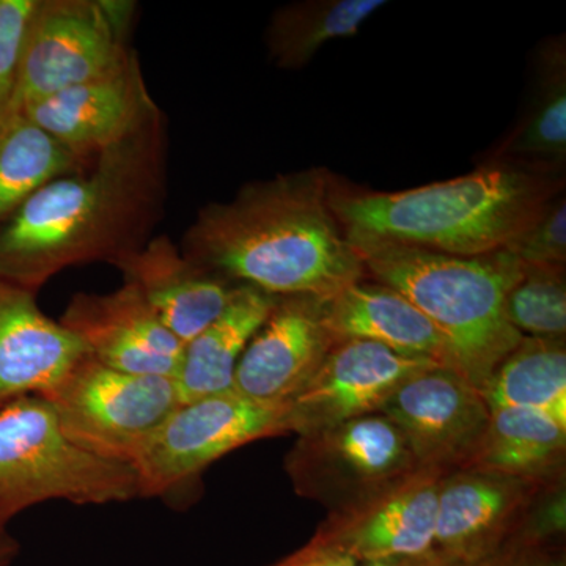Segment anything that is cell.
<instances>
[{
	"instance_id": "cell-34",
	"label": "cell",
	"mask_w": 566,
	"mask_h": 566,
	"mask_svg": "<svg viewBox=\"0 0 566 566\" xmlns=\"http://www.w3.org/2000/svg\"><path fill=\"white\" fill-rule=\"evenodd\" d=\"M430 566H464V565L455 564V562L446 560V558L439 557L438 554H436L433 562H431Z\"/></svg>"
},
{
	"instance_id": "cell-12",
	"label": "cell",
	"mask_w": 566,
	"mask_h": 566,
	"mask_svg": "<svg viewBox=\"0 0 566 566\" xmlns=\"http://www.w3.org/2000/svg\"><path fill=\"white\" fill-rule=\"evenodd\" d=\"M444 475L419 469L352 509L327 513L312 542L335 547L357 562L431 556Z\"/></svg>"
},
{
	"instance_id": "cell-4",
	"label": "cell",
	"mask_w": 566,
	"mask_h": 566,
	"mask_svg": "<svg viewBox=\"0 0 566 566\" xmlns=\"http://www.w3.org/2000/svg\"><path fill=\"white\" fill-rule=\"evenodd\" d=\"M367 275L408 297L446 335L458 368L483 394L488 379L523 335L505 297L524 264L509 251L458 256L348 234Z\"/></svg>"
},
{
	"instance_id": "cell-6",
	"label": "cell",
	"mask_w": 566,
	"mask_h": 566,
	"mask_svg": "<svg viewBox=\"0 0 566 566\" xmlns=\"http://www.w3.org/2000/svg\"><path fill=\"white\" fill-rule=\"evenodd\" d=\"M289 433V403H263L227 390L180 405L145 438L129 461L139 482V497L189 490L205 469L227 453Z\"/></svg>"
},
{
	"instance_id": "cell-21",
	"label": "cell",
	"mask_w": 566,
	"mask_h": 566,
	"mask_svg": "<svg viewBox=\"0 0 566 566\" xmlns=\"http://www.w3.org/2000/svg\"><path fill=\"white\" fill-rule=\"evenodd\" d=\"M534 91L523 118L482 163H510L551 175H564L566 161L565 35L539 44Z\"/></svg>"
},
{
	"instance_id": "cell-27",
	"label": "cell",
	"mask_w": 566,
	"mask_h": 566,
	"mask_svg": "<svg viewBox=\"0 0 566 566\" xmlns=\"http://www.w3.org/2000/svg\"><path fill=\"white\" fill-rule=\"evenodd\" d=\"M505 251L523 264H566V199L560 193Z\"/></svg>"
},
{
	"instance_id": "cell-15",
	"label": "cell",
	"mask_w": 566,
	"mask_h": 566,
	"mask_svg": "<svg viewBox=\"0 0 566 566\" xmlns=\"http://www.w3.org/2000/svg\"><path fill=\"white\" fill-rule=\"evenodd\" d=\"M156 112L132 54L117 70L33 103L21 114L80 158L91 159L132 136Z\"/></svg>"
},
{
	"instance_id": "cell-31",
	"label": "cell",
	"mask_w": 566,
	"mask_h": 566,
	"mask_svg": "<svg viewBox=\"0 0 566 566\" xmlns=\"http://www.w3.org/2000/svg\"><path fill=\"white\" fill-rule=\"evenodd\" d=\"M268 566H359V562L335 547L318 545L311 539L301 549Z\"/></svg>"
},
{
	"instance_id": "cell-23",
	"label": "cell",
	"mask_w": 566,
	"mask_h": 566,
	"mask_svg": "<svg viewBox=\"0 0 566 566\" xmlns=\"http://www.w3.org/2000/svg\"><path fill=\"white\" fill-rule=\"evenodd\" d=\"M483 397L490 409H527L566 424L565 337L521 338L494 368Z\"/></svg>"
},
{
	"instance_id": "cell-1",
	"label": "cell",
	"mask_w": 566,
	"mask_h": 566,
	"mask_svg": "<svg viewBox=\"0 0 566 566\" xmlns=\"http://www.w3.org/2000/svg\"><path fill=\"white\" fill-rule=\"evenodd\" d=\"M331 177L318 167L249 182L202 208L182 255L233 285L333 300L368 275L331 208Z\"/></svg>"
},
{
	"instance_id": "cell-19",
	"label": "cell",
	"mask_w": 566,
	"mask_h": 566,
	"mask_svg": "<svg viewBox=\"0 0 566 566\" xmlns=\"http://www.w3.org/2000/svg\"><path fill=\"white\" fill-rule=\"evenodd\" d=\"M326 318L338 340L374 342L400 356L460 371L441 329L408 297L374 279L354 283L326 301Z\"/></svg>"
},
{
	"instance_id": "cell-17",
	"label": "cell",
	"mask_w": 566,
	"mask_h": 566,
	"mask_svg": "<svg viewBox=\"0 0 566 566\" xmlns=\"http://www.w3.org/2000/svg\"><path fill=\"white\" fill-rule=\"evenodd\" d=\"M88 356L77 335L40 311L35 293L0 279V408L46 397Z\"/></svg>"
},
{
	"instance_id": "cell-13",
	"label": "cell",
	"mask_w": 566,
	"mask_h": 566,
	"mask_svg": "<svg viewBox=\"0 0 566 566\" xmlns=\"http://www.w3.org/2000/svg\"><path fill=\"white\" fill-rule=\"evenodd\" d=\"M543 485L475 465L449 472L439 488L434 554L464 566L491 556L515 538Z\"/></svg>"
},
{
	"instance_id": "cell-32",
	"label": "cell",
	"mask_w": 566,
	"mask_h": 566,
	"mask_svg": "<svg viewBox=\"0 0 566 566\" xmlns=\"http://www.w3.org/2000/svg\"><path fill=\"white\" fill-rule=\"evenodd\" d=\"M436 554L427 557H389L359 562V566H430Z\"/></svg>"
},
{
	"instance_id": "cell-18",
	"label": "cell",
	"mask_w": 566,
	"mask_h": 566,
	"mask_svg": "<svg viewBox=\"0 0 566 566\" xmlns=\"http://www.w3.org/2000/svg\"><path fill=\"white\" fill-rule=\"evenodd\" d=\"M112 264L182 345L222 315L238 286L186 259L167 237L155 238Z\"/></svg>"
},
{
	"instance_id": "cell-29",
	"label": "cell",
	"mask_w": 566,
	"mask_h": 566,
	"mask_svg": "<svg viewBox=\"0 0 566 566\" xmlns=\"http://www.w3.org/2000/svg\"><path fill=\"white\" fill-rule=\"evenodd\" d=\"M566 479L539 488L524 513L515 538L565 543Z\"/></svg>"
},
{
	"instance_id": "cell-2",
	"label": "cell",
	"mask_w": 566,
	"mask_h": 566,
	"mask_svg": "<svg viewBox=\"0 0 566 566\" xmlns=\"http://www.w3.org/2000/svg\"><path fill=\"white\" fill-rule=\"evenodd\" d=\"M164 196V132L155 115L76 172L32 193L0 226V279L35 293L73 264L114 263L145 244Z\"/></svg>"
},
{
	"instance_id": "cell-8",
	"label": "cell",
	"mask_w": 566,
	"mask_h": 566,
	"mask_svg": "<svg viewBox=\"0 0 566 566\" xmlns=\"http://www.w3.org/2000/svg\"><path fill=\"white\" fill-rule=\"evenodd\" d=\"M43 398L71 442L128 465L137 447L180 406L172 378L125 374L91 356Z\"/></svg>"
},
{
	"instance_id": "cell-30",
	"label": "cell",
	"mask_w": 566,
	"mask_h": 566,
	"mask_svg": "<svg viewBox=\"0 0 566 566\" xmlns=\"http://www.w3.org/2000/svg\"><path fill=\"white\" fill-rule=\"evenodd\" d=\"M471 566H566L565 543L512 538L494 554Z\"/></svg>"
},
{
	"instance_id": "cell-7",
	"label": "cell",
	"mask_w": 566,
	"mask_h": 566,
	"mask_svg": "<svg viewBox=\"0 0 566 566\" xmlns=\"http://www.w3.org/2000/svg\"><path fill=\"white\" fill-rule=\"evenodd\" d=\"M294 493L344 512L419 471L401 431L381 412L297 434L283 460Z\"/></svg>"
},
{
	"instance_id": "cell-22",
	"label": "cell",
	"mask_w": 566,
	"mask_h": 566,
	"mask_svg": "<svg viewBox=\"0 0 566 566\" xmlns=\"http://www.w3.org/2000/svg\"><path fill=\"white\" fill-rule=\"evenodd\" d=\"M471 465L538 483L566 479V424L527 409H491Z\"/></svg>"
},
{
	"instance_id": "cell-33",
	"label": "cell",
	"mask_w": 566,
	"mask_h": 566,
	"mask_svg": "<svg viewBox=\"0 0 566 566\" xmlns=\"http://www.w3.org/2000/svg\"><path fill=\"white\" fill-rule=\"evenodd\" d=\"M18 543L7 532V528H0V566H9L14 557L18 556Z\"/></svg>"
},
{
	"instance_id": "cell-3",
	"label": "cell",
	"mask_w": 566,
	"mask_h": 566,
	"mask_svg": "<svg viewBox=\"0 0 566 566\" xmlns=\"http://www.w3.org/2000/svg\"><path fill=\"white\" fill-rule=\"evenodd\" d=\"M564 189V175L482 163L463 177L395 192L333 174L329 203L346 234L479 256L504 251Z\"/></svg>"
},
{
	"instance_id": "cell-28",
	"label": "cell",
	"mask_w": 566,
	"mask_h": 566,
	"mask_svg": "<svg viewBox=\"0 0 566 566\" xmlns=\"http://www.w3.org/2000/svg\"><path fill=\"white\" fill-rule=\"evenodd\" d=\"M36 0H0V115L17 87L25 29Z\"/></svg>"
},
{
	"instance_id": "cell-11",
	"label": "cell",
	"mask_w": 566,
	"mask_h": 566,
	"mask_svg": "<svg viewBox=\"0 0 566 566\" xmlns=\"http://www.w3.org/2000/svg\"><path fill=\"white\" fill-rule=\"evenodd\" d=\"M434 365L374 342L338 340L307 385L289 401L290 433H308L375 415L406 379Z\"/></svg>"
},
{
	"instance_id": "cell-16",
	"label": "cell",
	"mask_w": 566,
	"mask_h": 566,
	"mask_svg": "<svg viewBox=\"0 0 566 566\" xmlns=\"http://www.w3.org/2000/svg\"><path fill=\"white\" fill-rule=\"evenodd\" d=\"M59 322L84 342L93 359L114 370L174 379L180 367L185 345L133 283L107 294H76Z\"/></svg>"
},
{
	"instance_id": "cell-24",
	"label": "cell",
	"mask_w": 566,
	"mask_h": 566,
	"mask_svg": "<svg viewBox=\"0 0 566 566\" xmlns=\"http://www.w3.org/2000/svg\"><path fill=\"white\" fill-rule=\"evenodd\" d=\"M91 159L80 158L21 112L0 115V226L32 193Z\"/></svg>"
},
{
	"instance_id": "cell-9",
	"label": "cell",
	"mask_w": 566,
	"mask_h": 566,
	"mask_svg": "<svg viewBox=\"0 0 566 566\" xmlns=\"http://www.w3.org/2000/svg\"><path fill=\"white\" fill-rule=\"evenodd\" d=\"M112 7L95 0H36L25 29L17 87L6 114H17L74 85L117 70L132 52Z\"/></svg>"
},
{
	"instance_id": "cell-20",
	"label": "cell",
	"mask_w": 566,
	"mask_h": 566,
	"mask_svg": "<svg viewBox=\"0 0 566 566\" xmlns=\"http://www.w3.org/2000/svg\"><path fill=\"white\" fill-rule=\"evenodd\" d=\"M275 297L238 285L226 311L182 349L174 376L180 405L232 390L234 371L245 346L273 311Z\"/></svg>"
},
{
	"instance_id": "cell-14",
	"label": "cell",
	"mask_w": 566,
	"mask_h": 566,
	"mask_svg": "<svg viewBox=\"0 0 566 566\" xmlns=\"http://www.w3.org/2000/svg\"><path fill=\"white\" fill-rule=\"evenodd\" d=\"M337 342L327 324L326 301L277 296L266 322L245 346L232 390L263 403H289Z\"/></svg>"
},
{
	"instance_id": "cell-5",
	"label": "cell",
	"mask_w": 566,
	"mask_h": 566,
	"mask_svg": "<svg viewBox=\"0 0 566 566\" xmlns=\"http://www.w3.org/2000/svg\"><path fill=\"white\" fill-rule=\"evenodd\" d=\"M139 497L132 465L104 460L71 442L43 397L0 408V528L48 501L106 505Z\"/></svg>"
},
{
	"instance_id": "cell-26",
	"label": "cell",
	"mask_w": 566,
	"mask_h": 566,
	"mask_svg": "<svg viewBox=\"0 0 566 566\" xmlns=\"http://www.w3.org/2000/svg\"><path fill=\"white\" fill-rule=\"evenodd\" d=\"M565 264H524L505 297L506 318L523 337H565Z\"/></svg>"
},
{
	"instance_id": "cell-25",
	"label": "cell",
	"mask_w": 566,
	"mask_h": 566,
	"mask_svg": "<svg viewBox=\"0 0 566 566\" xmlns=\"http://www.w3.org/2000/svg\"><path fill=\"white\" fill-rule=\"evenodd\" d=\"M385 6V0H305L283 7L266 31L271 59L279 69H303L324 44L356 35Z\"/></svg>"
},
{
	"instance_id": "cell-10",
	"label": "cell",
	"mask_w": 566,
	"mask_h": 566,
	"mask_svg": "<svg viewBox=\"0 0 566 566\" xmlns=\"http://www.w3.org/2000/svg\"><path fill=\"white\" fill-rule=\"evenodd\" d=\"M379 412L401 431L419 469L442 474L472 464L491 417L483 394L441 365L406 379Z\"/></svg>"
}]
</instances>
